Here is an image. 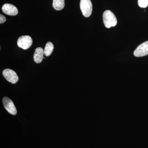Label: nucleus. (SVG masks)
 Instances as JSON below:
<instances>
[{
	"mask_svg": "<svg viewBox=\"0 0 148 148\" xmlns=\"http://www.w3.org/2000/svg\"><path fill=\"white\" fill-rule=\"evenodd\" d=\"M103 21L105 27L110 28L115 27L117 24V20L114 14L111 11L107 10L103 14Z\"/></svg>",
	"mask_w": 148,
	"mask_h": 148,
	"instance_id": "f257e3e1",
	"label": "nucleus"
},
{
	"mask_svg": "<svg viewBox=\"0 0 148 148\" xmlns=\"http://www.w3.org/2000/svg\"><path fill=\"white\" fill-rule=\"evenodd\" d=\"M80 7L83 15L85 17H88L91 15L92 6L90 0H81Z\"/></svg>",
	"mask_w": 148,
	"mask_h": 148,
	"instance_id": "f03ea898",
	"label": "nucleus"
},
{
	"mask_svg": "<svg viewBox=\"0 0 148 148\" xmlns=\"http://www.w3.org/2000/svg\"><path fill=\"white\" fill-rule=\"evenodd\" d=\"M33 41L32 38L29 36H23L19 37L17 40L18 47L24 49H27L32 46Z\"/></svg>",
	"mask_w": 148,
	"mask_h": 148,
	"instance_id": "7ed1b4c3",
	"label": "nucleus"
},
{
	"mask_svg": "<svg viewBox=\"0 0 148 148\" xmlns=\"http://www.w3.org/2000/svg\"><path fill=\"white\" fill-rule=\"evenodd\" d=\"M3 75L6 79L11 83L14 84L18 80V77L17 74L13 70L6 69L3 72Z\"/></svg>",
	"mask_w": 148,
	"mask_h": 148,
	"instance_id": "20e7f679",
	"label": "nucleus"
},
{
	"mask_svg": "<svg viewBox=\"0 0 148 148\" xmlns=\"http://www.w3.org/2000/svg\"><path fill=\"white\" fill-rule=\"evenodd\" d=\"M3 103L5 108L10 114L15 115L17 113L16 108L12 100L8 97H4L3 99Z\"/></svg>",
	"mask_w": 148,
	"mask_h": 148,
	"instance_id": "39448f33",
	"label": "nucleus"
},
{
	"mask_svg": "<svg viewBox=\"0 0 148 148\" xmlns=\"http://www.w3.org/2000/svg\"><path fill=\"white\" fill-rule=\"evenodd\" d=\"M148 54V41L143 42L136 49L134 55L136 57H142Z\"/></svg>",
	"mask_w": 148,
	"mask_h": 148,
	"instance_id": "423d86ee",
	"label": "nucleus"
},
{
	"mask_svg": "<svg viewBox=\"0 0 148 148\" xmlns=\"http://www.w3.org/2000/svg\"><path fill=\"white\" fill-rule=\"evenodd\" d=\"M2 10L4 13L10 16H15L18 13V10L16 7L10 4L3 5L2 7Z\"/></svg>",
	"mask_w": 148,
	"mask_h": 148,
	"instance_id": "0eeeda50",
	"label": "nucleus"
},
{
	"mask_svg": "<svg viewBox=\"0 0 148 148\" xmlns=\"http://www.w3.org/2000/svg\"><path fill=\"white\" fill-rule=\"evenodd\" d=\"M44 51L42 48L38 47L35 50L34 53V61L37 64H40L41 63L44 58Z\"/></svg>",
	"mask_w": 148,
	"mask_h": 148,
	"instance_id": "6e6552de",
	"label": "nucleus"
},
{
	"mask_svg": "<svg viewBox=\"0 0 148 148\" xmlns=\"http://www.w3.org/2000/svg\"><path fill=\"white\" fill-rule=\"evenodd\" d=\"M52 5L53 8L56 10H62L65 7V1L64 0H53Z\"/></svg>",
	"mask_w": 148,
	"mask_h": 148,
	"instance_id": "1a4fd4ad",
	"label": "nucleus"
},
{
	"mask_svg": "<svg viewBox=\"0 0 148 148\" xmlns=\"http://www.w3.org/2000/svg\"><path fill=\"white\" fill-rule=\"evenodd\" d=\"M54 46L53 44L51 42H48L46 45L45 47L44 54L47 56H49L53 52Z\"/></svg>",
	"mask_w": 148,
	"mask_h": 148,
	"instance_id": "9d476101",
	"label": "nucleus"
},
{
	"mask_svg": "<svg viewBox=\"0 0 148 148\" xmlns=\"http://www.w3.org/2000/svg\"><path fill=\"white\" fill-rule=\"evenodd\" d=\"M138 5L142 8H145L148 6V0H138Z\"/></svg>",
	"mask_w": 148,
	"mask_h": 148,
	"instance_id": "9b49d317",
	"label": "nucleus"
},
{
	"mask_svg": "<svg viewBox=\"0 0 148 148\" xmlns=\"http://www.w3.org/2000/svg\"><path fill=\"white\" fill-rule=\"evenodd\" d=\"M6 21L5 16H4L2 14H0V24H1L4 23Z\"/></svg>",
	"mask_w": 148,
	"mask_h": 148,
	"instance_id": "f8f14e48",
	"label": "nucleus"
}]
</instances>
